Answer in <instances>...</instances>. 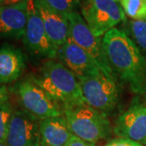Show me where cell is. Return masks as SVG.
Listing matches in <instances>:
<instances>
[{
	"mask_svg": "<svg viewBox=\"0 0 146 146\" xmlns=\"http://www.w3.org/2000/svg\"><path fill=\"white\" fill-rule=\"evenodd\" d=\"M105 54L118 82L136 95H146V58L123 29L102 36Z\"/></svg>",
	"mask_w": 146,
	"mask_h": 146,
	"instance_id": "cell-1",
	"label": "cell"
},
{
	"mask_svg": "<svg viewBox=\"0 0 146 146\" xmlns=\"http://www.w3.org/2000/svg\"><path fill=\"white\" fill-rule=\"evenodd\" d=\"M30 77L63 109L86 104L78 79L59 61L48 59L43 63L36 75Z\"/></svg>",
	"mask_w": 146,
	"mask_h": 146,
	"instance_id": "cell-2",
	"label": "cell"
},
{
	"mask_svg": "<svg viewBox=\"0 0 146 146\" xmlns=\"http://www.w3.org/2000/svg\"><path fill=\"white\" fill-rule=\"evenodd\" d=\"M63 115L73 135L95 144L106 140L113 132L107 115L87 104L63 108Z\"/></svg>",
	"mask_w": 146,
	"mask_h": 146,
	"instance_id": "cell-3",
	"label": "cell"
},
{
	"mask_svg": "<svg viewBox=\"0 0 146 146\" xmlns=\"http://www.w3.org/2000/svg\"><path fill=\"white\" fill-rule=\"evenodd\" d=\"M11 90L16 94L21 109L38 120L64 115L63 107L30 76L18 81Z\"/></svg>",
	"mask_w": 146,
	"mask_h": 146,
	"instance_id": "cell-4",
	"label": "cell"
},
{
	"mask_svg": "<svg viewBox=\"0 0 146 146\" xmlns=\"http://www.w3.org/2000/svg\"><path fill=\"white\" fill-rule=\"evenodd\" d=\"M80 11L89 29L98 37L127 21L122 7L115 0H83Z\"/></svg>",
	"mask_w": 146,
	"mask_h": 146,
	"instance_id": "cell-5",
	"label": "cell"
},
{
	"mask_svg": "<svg viewBox=\"0 0 146 146\" xmlns=\"http://www.w3.org/2000/svg\"><path fill=\"white\" fill-rule=\"evenodd\" d=\"M86 104L108 115L116 108L119 100L118 82L103 72L98 76L78 79Z\"/></svg>",
	"mask_w": 146,
	"mask_h": 146,
	"instance_id": "cell-6",
	"label": "cell"
},
{
	"mask_svg": "<svg viewBox=\"0 0 146 146\" xmlns=\"http://www.w3.org/2000/svg\"><path fill=\"white\" fill-rule=\"evenodd\" d=\"M67 18L69 23V39L88 53L106 76L118 82L106 57L102 37L94 36L79 11L71 13Z\"/></svg>",
	"mask_w": 146,
	"mask_h": 146,
	"instance_id": "cell-7",
	"label": "cell"
},
{
	"mask_svg": "<svg viewBox=\"0 0 146 146\" xmlns=\"http://www.w3.org/2000/svg\"><path fill=\"white\" fill-rule=\"evenodd\" d=\"M27 25L23 42L32 55L46 59L57 58L58 48L47 36L34 0H27Z\"/></svg>",
	"mask_w": 146,
	"mask_h": 146,
	"instance_id": "cell-8",
	"label": "cell"
},
{
	"mask_svg": "<svg viewBox=\"0 0 146 146\" xmlns=\"http://www.w3.org/2000/svg\"><path fill=\"white\" fill-rule=\"evenodd\" d=\"M40 120L22 109L14 110L6 140L8 146H41Z\"/></svg>",
	"mask_w": 146,
	"mask_h": 146,
	"instance_id": "cell-9",
	"label": "cell"
},
{
	"mask_svg": "<svg viewBox=\"0 0 146 146\" xmlns=\"http://www.w3.org/2000/svg\"><path fill=\"white\" fill-rule=\"evenodd\" d=\"M113 132L120 138H126L146 145V106L134 102L115 120Z\"/></svg>",
	"mask_w": 146,
	"mask_h": 146,
	"instance_id": "cell-10",
	"label": "cell"
},
{
	"mask_svg": "<svg viewBox=\"0 0 146 146\" xmlns=\"http://www.w3.org/2000/svg\"><path fill=\"white\" fill-rule=\"evenodd\" d=\"M57 58L77 79L98 76L102 72L89 54L70 39L58 47Z\"/></svg>",
	"mask_w": 146,
	"mask_h": 146,
	"instance_id": "cell-11",
	"label": "cell"
},
{
	"mask_svg": "<svg viewBox=\"0 0 146 146\" xmlns=\"http://www.w3.org/2000/svg\"><path fill=\"white\" fill-rule=\"evenodd\" d=\"M34 2L51 42L57 48L66 43L69 39L68 18L49 6L46 0H34Z\"/></svg>",
	"mask_w": 146,
	"mask_h": 146,
	"instance_id": "cell-12",
	"label": "cell"
},
{
	"mask_svg": "<svg viewBox=\"0 0 146 146\" xmlns=\"http://www.w3.org/2000/svg\"><path fill=\"white\" fill-rule=\"evenodd\" d=\"M27 19V1L13 5L0 6V37L23 38Z\"/></svg>",
	"mask_w": 146,
	"mask_h": 146,
	"instance_id": "cell-13",
	"label": "cell"
},
{
	"mask_svg": "<svg viewBox=\"0 0 146 146\" xmlns=\"http://www.w3.org/2000/svg\"><path fill=\"white\" fill-rule=\"evenodd\" d=\"M26 67V58L20 48L9 43L0 46V84H8L21 78Z\"/></svg>",
	"mask_w": 146,
	"mask_h": 146,
	"instance_id": "cell-14",
	"label": "cell"
},
{
	"mask_svg": "<svg viewBox=\"0 0 146 146\" xmlns=\"http://www.w3.org/2000/svg\"><path fill=\"white\" fill-rule=\"evenodd\" d=\"M41 146H65L73 136L65 116L40 120Z\"/></svg>",
	"mask_w": 146,
	"mask_h": 146,
	"instance_id": "cell-15",
	"label": "cell"
},
{
	"mask_svg": "<svg viewBox=\"0 0 146 146\" xmlns=\"http://www.w3.org/2000/svg\"><path fill=\"white\" fill-rule=\"evenodd\" d=\"M123 29L146 58V21L127 20Z\"/></svg>",
	"mask_w": 146,
	"mask_h": 146,
	"instance_id": "cell-16",
	"label": "cell"
},
{
	"mask_svg": "<svg viewBox=\"0 0 146 146\" xmlns=\"http://www.w3.org/2000/svg\"><path fill=\"white\" fill-rule=\"evenodd\" d=\"M126 16L131 20L146 21V0H119Z\"/></svg>",
	"mask_w": 146,
	"mask_h": 146,
	"instance_id": "cell-17",
	"label": "cell"
},
{
	"mask_svg": "<svg viewBox=\"0 0 146 146\" xmlns=\"http://www.w3.org/2000/svg\"><path fill=\"white\" fill-rule=\"evenodd\" d=\"M13 111V106L9 101L0 106V143H6Z\"/></svg>",
	"mask_w": 146,
	"mask_h": 146,
	"instance_id": "cell-18",
	"label": "cell"
},
{
	"mask_svg": "<svg viewBox=\"0 0 146 146\" xmlns=\"http://www.w3.org/2000/svg\"><path fill=\"white\" fill-rule=\"evenodd\" d=\"M46 3L58 12L68 17L71 13L78 11L83 0H46Z\"/></svg>",
	"mask_w": 146,
	"mask_h": 146,
	"instance_id": "cell-19",
	"label": "cell"
},
{
	"mask_svg": "<svg viewBox=\"0 0 146 146\" xmlns=\"http://www.w3.org/2000/svg\"><path fill=\"white\" fill-rule=\"evenodd\" d=\"M105 146H144L136 141H131L126 138H115L107 142Z\"/></svg>",
	"mask_w": 146,
	"mask_h": 146,
	"instance_id": "cell-20",
	"label": "cell"
},
{
	"mask_svg": "<svg viewBox=\"0 0 146 146\" xmlns=\"http://www.w3.org/2000/svg\"><path fill=\"white\" fill-rule=\"evenodd\" d=\"M65 146H95V145L88 141H84L82 139L79 138L78 136L73 135L71 140Z\"/></svg>",
	"mask_w": 146,
	"mask_h": 146,
	"instance_id": "cell-21",
	"label": "cell"
},
{
	"mask_svg": "<svg viewBox=\"0 0 146 146\" xmlns=\"http://www.w3.org/2000/svg\"><path fill=\"white\" fill-rule=\"evenodd\" d=\"M9 101V90L5 84H0V106Z\"/></svg>",
	"mask_w": 146,
	"mask_h": 146,
	"instance_id": "cell-22",
	"label": "cell"
},
{
	"mask_svg": "<svg viewBox=\"0 0 146 146\" xmlns=\"http://www.w3.org/2000/svg\"><path fill=\"white\" fill-rule=\"evenodd\" d=\"M27 0H0V6H8L17 4L20 3L25 2Z\"/></svg>",
	"mask_w": 146,
	"mask_h": 146,
	"instance_id": "cell-23",
	"label": "cell"
},
{
	"mask_svg": "<svg viewBox=\"0 0 146 146\" xmlns=\"http://www.w3.org/2000/svg\"><path fill=\"white\" fill-rule=\"evenodd\" d=\"M0 146H8L6 143H0Z\"/></svg>",
	"mask_w": 146,
	"mask_h": 146,
	"instance_id": "cell-24",
	"label": "cell"
},
{
	"mask_svg": "<svg viewBox=\"0 0 146 146\" xmlns=\"http://www.w3.org/2000/svg\"><path fill=\"white\" fill-rule=\"evenodd\" d=\"M115 1H117V2H118V1H119V0H115Z\"/></svg>",
	"mask_w": 146,
	"mask_h": 146,
	"instance_id": "cell-25",
	"label": "cell"
}]
</instances>
